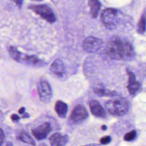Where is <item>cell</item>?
Here are the masks:
<instances>
[{
  "mask_svg": "<svg viewBox=\"0 0 146 146\" xmlns=\"http://www.w3.org/2000/svg\"><path fill=\"white\" fill-rule=\"evenodd\" d=\"M106 52L113 60H128L134 56V51L131 44L116 36L112 38L108 42Z\"/></svg>",
  "mask_w": 146,
  "mask_h": 146,
  "instance_id": "1",
  "label": "cell"
},
{
  "mask_svg": "<svg viewBox=\"0 0 146 146\" xmlns=\"http://www.w3.org/2000/svg\"><path fill=\"white\" fill-rule=\"evenodd\" d=\"M105 106L108 112L112 115L122 116L128 110V103L123 98H117L107 101Z\"/></svg>",
  "mask_w": 146,
  "mask_h": 146,
  "instance_id": "2",
  "label": "cell"
},
{
  "mask_svg": "<svg viewBox=\"0 0 146 146\" xmlns=\"http://www.w3.org/2000/svg\"><path fill=\"white\" fill-rule=\"evenodd\" d=\"M118 10L115 9L108 8L104 10L101 14V21L108 29L115 28L118 23Z\"/></svg>",
  "mask_w": 146,
  "mask_h": 146,
  "instance_id": "3",
  "label": "cell"
},
{
  "mask_svg": "<svg viewBox=\"0 0 146 146\" xmlns=\"http://www.w3.org/2000/svg\"><path fill=\"white\" fill-rule=\"evenodd\" d=\"M29 8L49 23H52L56 21V17L54 12L50 7L46 5L32 6Z\"/></svg>",
  "mask_w": 146,
  "mask_h": 146,
  "instance_id": "4",
  "label": "cell"
},
{
  "mask_svg": "<svg viewBox=\"0 0 146 146\" xmlns=\"http://www.w3.org/2000/svg\"><path fill=\"white\" fill-rule=\"evenodd\" d=\"M38 93L40 99L44 102H49L52 96V91L50 84L44 79H41L38 85Z\"/></svg>",
  "mask_w": 146,
  "mask_h": 146,
  "instance_id": "5",
  "label": "cell"
},
{
  "mask_svg": "<svg viewBox=\"0 0 146 146\" xmlns=\"http://www.w3.org/2000/svg\"><path fill=\"white\" fill-rule=\"evenodd\" d=\"M103 43L102 39L94 36H89L83 41V47L87 52H95L102 48Z\"/></svg>",
  "mask_w": 146,
  "mask_h": 146,
  "instance_id": "6",
  "label": "cell"
},
{
  "mask_svg": "<svg viewBox=\"0 0 146 146\" xmlns=\"http://www.w3.org/2000/svg\"><path fill=\"white\" fill-rule=\"evenodd\" d=\"M88 117V113L82 104L76 105L71 112L70 119L75 123H79L84 121Z\"/></svg>",
  "mask_w": 146,
  "mask_h": 146,
  "instance_id": "7",
  "label": "cell"
},
{
  "mask_svg": "<svg viewBox=\"0 0 146 146\" xmlns=\"http://www.w3.org/2000/svg\"><path fill=\"white\" fill-rule=\"evenodd\" d=\"M52 130V127L49 122H44L32 129L33 135L38 140H43L47 137Z\"/></svg>",
  "mask_w": 146,
  "mask_h": 146,
  "instance_id": "8",
  "label": "cell"
},
{
  "mask_svg": "<svg viewBox=\"0 0 146 146\" xmlns=\"http://www.w3.org/2000/svg\"><path fill=\"white\" fill-rule=\"evenodd\" d=\"M50 71L58 78H63L66 75V67L63 62L59 59L55 60L51 64Z\"/></svg>",
  "mask_w": 146,
  "mask_h": 146,
  "instance_id": "9",
  "label": "cell"
},
{
  "mask_svg": "<svg viewBox=\"0 0 146 146\" xmlns=\"http://www.w3.org/2000/svg\"><path fill=\"white\" fill-rule=\"evenodd\" d=\"M127 72L128 76V81L127 88L129 94L134 95L140 90V84L136 80L135 75L132 71L127 69Z\"/></svg>",
  "mask_w": 146,
  "mask_h": 146,
  "instance_id": "10",
  "label": "cell"
},
{
  "mask_svg": "<svg viewBox=\"0 0 146 146\" xmlns=\"http://www.w3.org/2000/svg\"><path fill=\"white\" fill-rule=\"evenodd\" d=\"M89 107L90 111L94 116L100 118L106 117V111L96 100H91L89 103Z\"/></svg>",
  "mask_w": 146,
  "mask_h": 146,
  "instance_id": "11",
  "label": "cell"
},
{
  "mask_svg": "<svg viewBox=\"0 0 146 146\" xmlns=\"http://www.w3.org/2000/svg\"><path fill=\"white\" fill-rule=\"evenodd\" d=\"M51 146H66L68 141V136L62 135L59 133H55L50 137Z\"/></svg>",
  "mask_w": 146,
  "mask_h": 146,
  "instance_id": "12",
  "label": "cell"
},
{
  "mask_svg": "<svg viewBox=\"0 0 146 146\" xmlns=\"http://www.w3.org/2000/svg\"><path fill=\"white\" fill-rule=\"evenodd\" d=\"M22 62H24L27 64L34 67H40L44 64V62H43L42 60H40L35 55H24Z\"/></svg>",
  "mask_w": 146,
  "mask_h": 146,
  "instance_id": "13",
  "label": "cell"
},
{
  "mask_svg": "<svg viewBox=\"0 0 146 146\" xmlns=\"http://www.w3.org/2000/svg\"><path fill=\"white\" fill-rule=\"evenodd\" d=\"M55 110L59 117L64 118L68 111L67 104L62 100H58L55 104Z\"/></svg>",
  "mask_w": 146,
  "mask_h": 146,
  "instance_id": "14",
  "label": "cell"
},
{
  "mask_svg": "<svg viewBox=\"0 0 146 146\" xmlns=\"http://www.w3.org/2000/svg\"><path fill=\"white\" fill-rule=\"evenodd\" d=\"M94 91L99 96H115L117 95L115 91H110L102 85L94 87Z\"/></svg>",
  "mask_w": 146,
  "mask_h": 146,
  "instance_id": "15",
  "label": "cell"
},
{
  "mask_svg": "<svg viewBox=\"0 0 146 146\" xmlns=\"http://www.w3.org/2000/svg\"><path fill=\"white\" fill-rule=\"evenodd\" d=\"M91 15L93 18H96L101 7L100 2L98 0H88Z\"/></svg>",
  "mask_w": 146,
  "mask_h": 146,
  "instance_id": "16",
  "label": "cell"
},
{
  "mask_svg": "<svg viewBox=\"0 0 146 146\" xmlns=\"http://www.w3.org/2000/svg\"><path fill=\"white\" fill-rule=\"evenodd\" d=\"M9 52L10 56L18 62H22L24 54L19 52L15 47L10 46L9 48Z\"/></svg>",
  "mask_w": 146,
  "mask_h": 146,
  "instance_id": "17",
  "label": "cell"
},
{
  "mask_svg": "<svg viewBox=\"0 0 146 146\" xmlns=\"http://www.w3.org/2000/svg\"><path fill=\"white\" fill-rule=\"evenodd\" d=\"M17 138L19 140H21L23 143L30 144L33 146H35V143L34 140L30 136V135H29L27 133L25 132H21L19 134Z\"/></svg>",
  "mask_w": 146,
  "mask_h": 146,
  "instance_id": "18",
  "label": "cell"
},
{
  "mask_svg": "<svg viewBox=\"0 0 146 146\" xmlns=\"http://www.w3.org/2000/svg\"><path fill=\"white\" fill-rule=\"evenodd\" d=\"M146 30V13H143L137 25V31L140 34H143Z\"/></svg>",
  "mask_w": 146,
  "mask_h": 146,
  "instance_id": "19",
  "label": "cell"
},
{
  "mask_svg": "<svg viewBox=\"0 0 146 146\" xmlns=\"http://www.w3.org/2000/svg\"><path fill=\"white\" fill-rule=\"evenodd\" d=\"M136 131L135 130H132L125 134L124 136V140L127 141H132L136 138Z\"/></svg>",
  "mask_w": 146,
  "mask_h": 146,
  "instance_id": "20",
  "label": "cell"
},
{
  "mask_svg": "<svg viewBox=\"0 0 146 146\" xmlns=\"http://www.w3.org/2000/svg\"><path fill=\"white\" fill-rule=\"evenodd\" d=\"M111 137L110 136H105L102 137L100 139V143L102 144L103 145H106L109 144L111 141Z\"/></svg>",
  "mask_w": 146,
  "mask_h": 146,
  "instance_id": "21",
  "label": "cell"
},
{
  "mask_svg": "<svg viewBox=\"0 0 146 146\" xmlns=\"http://www.w3.org/2000/svg\"><path fill=\"white\" fill-rule=\"evenodd\" d=\"M4 139H5L4 132L3 131V129L1 128V133H0V145L1 146H2V145L3 144Z\"/></svg>",
  "mask_w": 146,
  "mask_h": 146,
  "instance_id": "22",
  "label": "cell"
},
{
  "mask_svg": "<svg viewBox=\"0 0 146 146\" xmlns=\"http://www.w3.org/2000/svg\"><path fill=\"white\" fill-rule=\"evenodd\" d=\"M10 118H11V119L13 121H18V120H19V119H20L19 116L18 115H17V114H15V113L12 114V115H11V116H10Z\"/></svg>",
  "mask_w": 146,
  "mask_h": 146,
  "instance_id": "23",
  "label": "cell"
},
{
  "mask_svg": "<svg viewBox=\"0 0 146 146\" xmlns=\"http://www.w3.org/2000/svg\"><path fill=\"white\" fill-rule=\"evenodd\" d=\"M15 4L16 5L21 8V6H22V0H12Z\"/></svg>",
  "mask_w": 146,
  "mask_h": 146,
  "instance_id": "24",
  "label": "cell"
},
{
  "mask_svg": "<svg viewBox=\"0 0 146 146\" xmlns=\"http://www.w3.org/2000/svg\"><path fill=\"white\" fill-rule=\"evenodd\" d=\"M25 108L23 107L20 108L18 110V113L19 114H23L25 113Z\"/></svg>",
  "mask_w": 146,
  "mask_h": 146,
  "instance_id": "25",
  "label": "cell"
},
{
  "mask_svg": "<svg viewBox=\"0 0 146 146\" xmlns=\"http://www.w3.org/2000/svg\"><path fill=\"white\" fill-rule=\"evenodd\" d=\"M30 116V115H29V114L28 113H24L23 114V115H22V117L23 118H27V117H29Z\"/></svg>",
  "mask_w": 146,
  "mask_h": 146,
  "instance_id": "26",
  "label": "cell"
},
{
  "mask_svg": "<svg viewBox=\"0 0 146 146\" xmlns=\"http://www.w3.org/2000/svg\"><path fill=\"white\" fill-rule=\"evenodd\" d=\"M6 146H14V145L11 141H8V142H7Z\"/></svg>",
  "mask_w": 146,
  "mask_h": 146,
  "instance_id": "27",
  "label": "cell"
},
{
  "mask_svg": "<svg viewBox=\"0 0 146 146\" xmlns=\"http://www.w3.org/2000/svg\"><path fill=\"white\" fill-rule=\"evenodd\" d=\"M83 146H100L99 144H88V145H85Z\"/></svg>",
  "mask_w": 146,
  "mask_h": 146,
  "instance_id": "28",
  "label": "cell"
},
{
  "mask_svg": "<svg viewBox=\"0 0 146 146\" xmlns=\"http://www.w3.org/2000/svg\"><path fill=\"white\" fill-rule=\"evenodd\" d=\"M107 128V125H103L101 127V129H102V130H103V131L106 130Z\"/></svg>",
  "mask_w": 146,
  "mask_h": 146,
  "instance_id": "29",
  "label": "cell"
},
{
  "mask_svg": "<svg viewBox=\"0 0 146 146\" xmlns=\"http://www.w3.org/2000/svg\"><path fill=\"white\" fill-rule=\"evenodd\" d=\"M39 146H48V145L46 144H45L44 143H40Z\"/></svg>",
  "mask_w": 146,
  "mask_h": 146,
  "instance_id": "30",
  "label": "cell"
},
{
  "mask_svg": "<svg viewBox=\"0 0 146 146\" xmlns=\"http://www.w3.org/2000/svg\"><path fill=\"white\" fill-rule=\"evenodd\" d=\"M34 1H42V0H34Z\"/></svg>",
  "mask_w": 146,
  "mask_h": 146,
  "instance_id": "31",
  "label": "cell"
}]
</instances>
